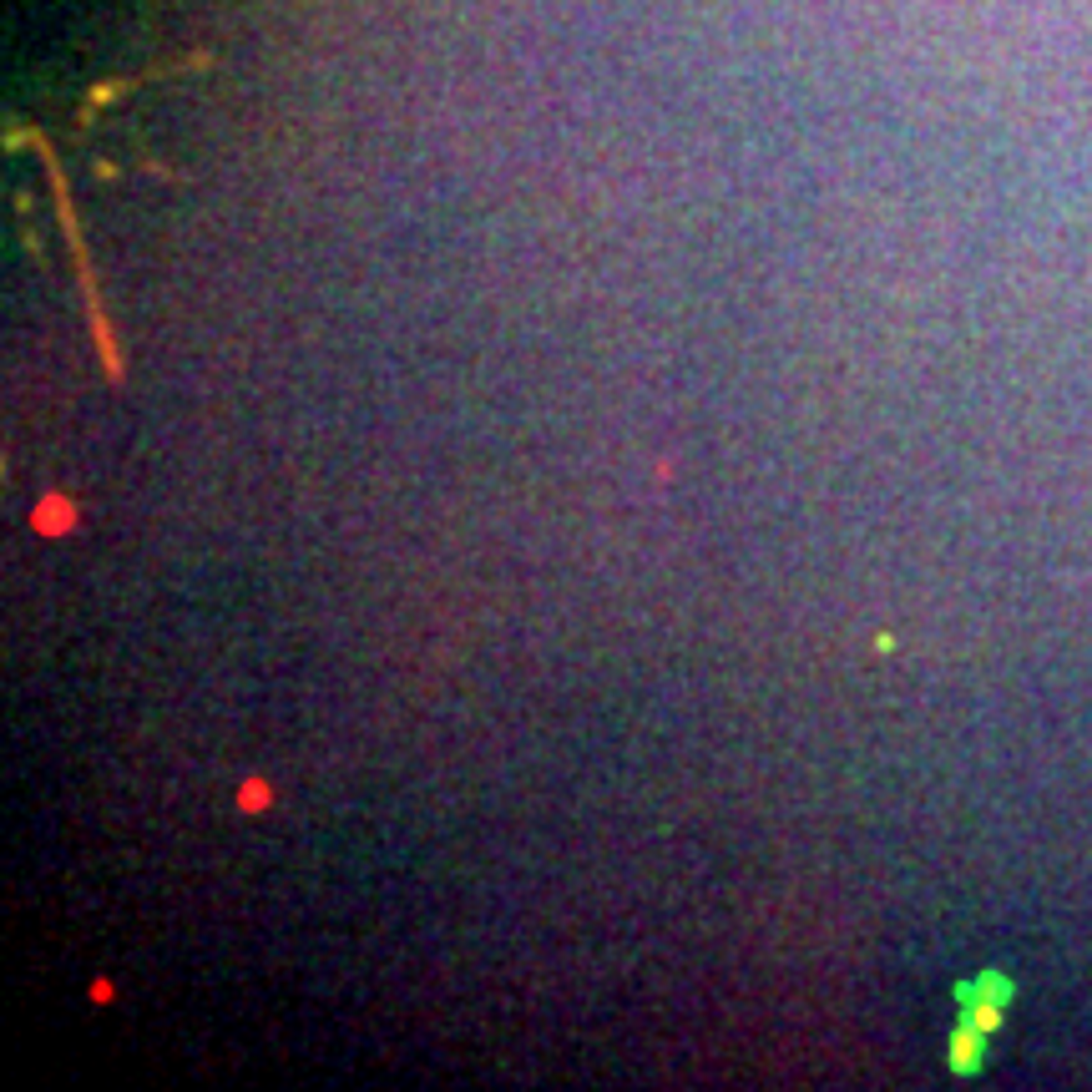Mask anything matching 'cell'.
Masks as SVG:
<instances>
[{"instance_id":"6da1fadb","label":"cell","mask_w":1092,"mask_h":1092,"mask_svg":"<svg viewBox=\"0 0 1092 1092\" xmlns=\"http://www.w3.org/2000/svg\"><path fill=\"white\" fill-rule=\"evenodd\" d=\"M243 804H248V810H258V804H268V789H264V784H248Z\"/></svg>"}]
</instances>
